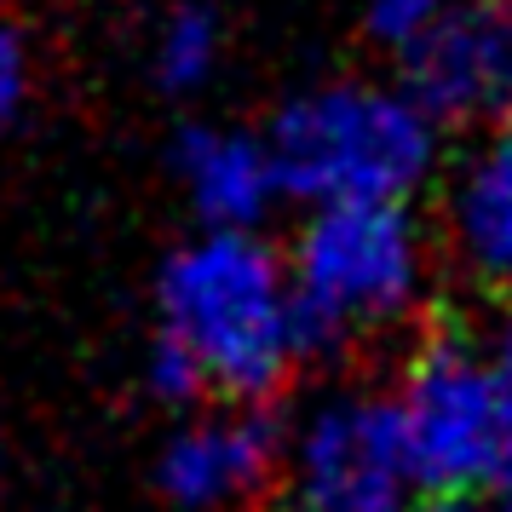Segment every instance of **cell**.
Wrapping results in <instances>:
<instances>
[{
    "label": "cell",
    "instance_id": "cell-14",
    "mask_svg": "<svg viewBox=\"0 0 512 512\" xmlns=\"http://www.w3.org/2000/svg\"><path fill=\"white\" fill-rule=\"evenodd\" d=\"M29 81H35V64H29L24 29L12 24V18H0V139L12 133V121L24 116Z\"/></svg>",
    "mask_w": 512,
    "mask_h": 512
},
{
    "label": "cell",
    "instance_id": "cell-4",
    "mask_svg": "<svg viewBox=\"0 0 512 512\" xmlns=\"http://www.w3.org/2000/svg\"><path fill=\"white\" fill-rule=\"evenodd\" d=\"M403 443L415 489L461 501L472 489H501V426H495V386L478 346L455 334L426 340L397 392Z\"/></svg>",
    "mask_w": 512,
    "mask_h": 512
},
{
    "label": "cell",
    "instance_id": "cell-2",
    "mask_svg": "<svg viewBox=\"0 0 512 512\" xmlns=\"http://www.w3.org/2000/svg\"><path fill=\"white\" fill-rule=\"evenodd\" d=\"M443 121L409 87L334 81L300 93L271 121L282 196L300 202H409L438 167Z\"/></svg>",
    "mask_w": 512,
    "mask_h": 512
},
{
    "label": "cell",
    "instance_id": "cell-13",
    "mask_svg": "<svg viewBox=\"0 0 512 512\" xmlns=\"http://www.w3.org/2000/svg\"><path fill=\"white\" fill-rule=\"evenodd\" d=\"M484 363L489 386H495V426H501V489H512V311L489 334Z\"/></svg>",
    "mask_w": 512,
    "mask_h": 512
},
{
    "label": "cell",
    "instance_id": "cell-1",
    "mask_svg": "<svg viewBox=\"0 0 512 512\" xmlns=\"http://www.w3.org/2000/svg\"><path fill=\"white\" fill-rule=\"evenodd\" d=\"M162 334L196 357L208 392L265 403L300 363L288 259L254 231H202L162 271Z\"/></svg>",
    "mask_w": 512,
    "mask_h": 512
},
{
    "label": "cell",
    "instance_id": "cell-6",
    "mask_svg": "<svg viewBox=\"0 0 512 512\" xmlns=\"http://www.w3.org/2000/svg\"><path fill=\"white\" fill-rule=\"evenodd\" d=\"M403 58L438 121H512V0H449Z\"/></svg>",
    "mask_w": 512,
    "mask_h": 512
},
{
    "label": "cell",
    "instance_id": "cell-8",
    "mask_svg": "<svg viewBox=\"0 0 512 512\" xmlns=\"http://www.w3.org/2000/svg\"><path fill=\"white\" fill-rule=\"evenodd\" d=\"M173 173L208 231H254L282 196L271 144L242 127H185L173 144Z\"/></svg>",
    "mask_w": 512,
    "mask_h": 512
},
{
    "label": "cell",
    "instance_id": "cell-7",
    "mask_svg": "<svg viewBox=\"0 0 512 512\" xmlns=\"http://www.w3.org/2000/svg\"><path fill=\"white\" fill-rule=\"evenodd\" d=\"M282 466V426L259 403L185 420L156 461V484L179 512H231L254 501Z\"/></svg>",
    "mask_w": 512,
    "mask_h": 512
},
{
    "label": "cell",
    "instance_id": "cell-5",
    "mask_svg": "<svg viewBox=\"0 0 512 512\" xmlns=\"http://www.w3.org/2000/svg\"><path fill=\"white\" fill-rule=\"evenodd\" d=\"M294 512H403L415 472L397 397H328L288 449Z\"/></svg>",
    "mask_w": 512,
    "mask_h": 512
},
{
    "label": "cell",
    "instance_id": "cell-12",
    "mask_svg": "<svg viewBox=\"0 0 512 512\" xmlns=\"http://www.w3.org/2000/svg\"><path fill=\"white\" fill-rule=\"evenodd\" d=\"M443 6L449 0H363V24H369V35L380 47L403 52L415 35L432 29V18H438Z\"/></svg>",
    "mask_w": 512,
    "mask_h": 512
},
{
    "label": "cell",
    "instance_id": "cell-3",
    "mask_svg": "<svg viewBox=\"0 0 512 512\" xmlns=\"http://www.w3.org/2000/svg\"><path fill=\"white\" fill-rule=\"evenodd\" d=\"M420 277L426 242L403 202H317L288 254L300 357H328L397 323L420 300Z\"/></svg>",
    "mask_w": 512,
    "mask_h": 512
},
{
    "label": "cell",
    "instance_id": "cell-15",
    "mask_svg": "<svg viewBox=\"0 0 512 512\" xmlns=\"http://www.w3.org/2000/svg\"><path fill=\"white\" fill-rule=\"evenodd\" d=\"M495 512H512V489H501V507H495Z\"/></svg>",
    "mask_w": 512,
    "mask_h": 512
},
{
    "label": "cell",
    "instance_id": "cell-10",
    "mask_svg": "<svg viewBox=\"0 0 512 512\" xmlns=\"http://www.w3.org/2000/svg\"><path fill=\"white\" fill-rule=\"evenodd\" d=\"M219 18L208 6H179L162 29H156V47H150V64H156V81L167 93H196L208 87L213 70H219Z\"/></svg>",
    "mask_w": 512,
    "mask_h": 512
},
{
    "label": "cell",
    "instance_id": "cell-11",
    "mask_svg": "<svg viewBox=\"0 0 512 512\" xmlns=\"http://www.w3.org/2000/svg\"><path fill=\"white\" fill-rule=\"evenodd\" d=\"M144 380H150V392L162 397V403H196V397L208 392L196 357H190L173 334H156V346H150V357H144Z\"/></svg>",
    "mask_w": 512,
    "mask_h": 512
},
{
    "label": "cell",
    "instance_id": "cell-9",
    "mask_svg": "<svg viewBox=\"0 0 512 512\" xmlns=\"http://www.w3.org/2000/svg\"><path fill=\"white\" fill-rule=\"evenodd\" d=\"M449 225L472 277L512 294V121H501L466 156L449 190Z\"/></svg>",
    "mask_w": 512,
    "mask_h": 512
}]
</instances>
